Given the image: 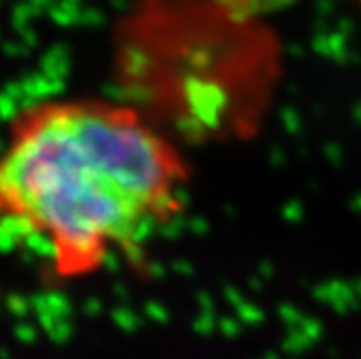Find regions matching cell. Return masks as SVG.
<instances>
[{"label":"cell","mask_w":361,"mask_h":359,"mask_svg":"<svg viewBox=\"0 0 361 359\" xmlns=\"http://www.w3.org/2000/svg\"><path fill=\"white\" fill-rule=\"evenodd\" d=\"M184 182L180 152L135 109L48 100L0 150V219L44 243L56 275L82 277L167 223Z\"/></svg>","instance_id":"cell-1"}]
</instances>
